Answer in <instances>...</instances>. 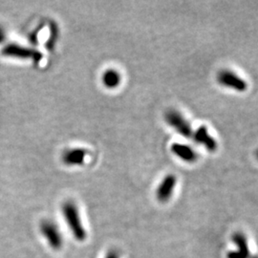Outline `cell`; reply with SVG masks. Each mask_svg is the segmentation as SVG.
<instances>
[{
    "label": "cell",
    "instance_id": "15",
    "mask_svg": "<svg viewBox=\"0 0 258 258\" xmlns=\"http://www.w3.org/2000/svg\"><path fill=\"white\" fill-rule=\"evenodd\" d=\"M249 258H258V256L257 255H256V256H250Z\"/></svg>",
    "mask_w": 258,
    "mask_h": 258
},
{
    "label": "cell",
    "instance_id": "9",
    "mask_svg": "<svg viewBox=\"0 0 258 258\" xmlns=\"http://www.w3.org/2000/svg\"><path fill=\"white\" fill-rule=\"evenodd\" d=\"M171 152L186 163H194L198 159V154L194 148L181 143H174L171 146Z\"/></svg>",
    "mask_w": 258,
    "mask_h": 258
},
{
    "label": "cell",
    "instance_id": "10",
    "mask_svg": "<svg viewBox=\"0 0 258 258\" xmlns=\"http://www.w3.org/2000/svg\"><path fill=\"white\" fill-rule=\"evenodd\" d=\"M87 151L83 148H74L66 151L63 156L62 161L67 166H79L83 165L85 161V158L87 156Z\"/></svg>",
    "mask_w": 258,
    "mask_h": 258
},
{
    "label": "cell",
    "instance_id": "7",
    "mask_svg": "<svg viewBox=\"0 0 258 258\" xmlns=\"http://www.w3.org/2000/svg\"><path fill=\"white\" fill-rule=\"evenodd\" d=\"M191 138H194V141L196 144L203 146L204 148L211 152H214L217 149L216 141L212 138L209 133L208 128L204 125L198 127L194 131Z\"/></svg>",
    "mask_w": 258,
    "mask_h": 258
},
{
    "label": "cell",
    "instance_id": "1",
    "mask_svg": "<svg viewBox=\"0 0 258 258\" xmlns=\"http://www.w3.org/2000/svg\"><path fill=\"white\" fill-rule=\"evenodd\" d=\"M62 213L70 230L74 234L75 238L78 240L84 239L86 236V232L83 228L77 206L72 202H66L62 206Z\"/></svg>",
    "mask_w": 258,
    "mask_h": 258
},
{
    "label": "cell",
    "instance_id": "12",
    "mask_svg": "<svg viewBox=\"0 0 258 258\" xmlns=\"http://www.w3.org/2000/svg\"><path fill=\"white\" fill-rule=\"evenodd\" d=\"M105 258H119V255L116 251H110Z\"/></svg>",
    "mask_w": 258,
    "mask_h": 258
},
{
    "label": "cell",
    "instance_id": "5",
    "mask_svg": "<svg viewBox=\"0 0 258 258\" xmlns=\"http://www.w3.org/2000/svg\"><path fill=\"white\" fill-rule=\"evenodd\" d=\"M40 231L48 242L49 246H51L55 249L61 248L63 244L62 235L54 223L49 221L42 222L40 225Z\"/></svg>",
    "mask_w": 258,
    "mask_h": 258
},
{
    "label": "cell",
    "instance_id": "4",
    "mask_svg": "<svg viewBox=\"0 0 258 258\" xmlns=\"http://www.w3.org/2000/svg\"><path fill=\"white\" fill-rule=\"evenodd\" d=\"M217 82L220 85L232 90L244 92L248 88L247 83L238 75L230 70H222L217 74Z\"/></svg>",
    "mask_w": 258,
    "mask_h": 258
},
{
    "label": "cell",
    "instance_id": "2",
    "mask_svg": "<svg viewBox=\"0 0 258 258\" xmlns=\"http://www.w3.org/2000/svg\"><path fill=\"white\" fill-rule=\"evenodd\" d=\"M165 119L169 126H171L177 133L184 138L190 139L192 137L194 130L191 128V125L180 112L174 109H169L165 114Z\"/></svg>",
    "mask_w": 258,
    "mask_h": 258
},
{
    "label": "cell",
    "instance_id": "8",
    "mask_svg": "<svg viewBox=\"0 0 258 258\" xmlns=\"http://www.w3.org/2000/svg\"><path fill=\"white\" fill-rule=\"evenodd\" d=\"M232 241L236 244L238 249L234 251H229L227 254L228 258H249V248L248 245V241L244 233L242 232H235L232 235Z\"/></svg>",
    "mask_w": 258,
    "mask_h": 258
},
{
    "label": "cell",
    "instance_id": "3",
    "mask_svg": "<svg viewBox=\"0 0 258 258\" xmlns=\"http://www.w3.org/2000/svg\"><path fill=\"white\" fill-rule=\"evenodd\" d=\"M2 54L6 56H12L21 59H32L34 60V62L37 63L43 57V55L39 51L15 43H11L4 47L2 49Z\"/></svg>",
    "mask_w": 258,
    "mask_h": 258
},
{
    "label": "cell",
    "instance_id": "11",
    "mask_svg": "<svg viewBox=\"0 0 258 258\" xmlns=\"http://www.w3.org/2000/svg\"><path fill=\"white\" fill-rule=\"evenodd\" d=\"M102 83L107 88H116L120 85V75L116 70H107L102 75Z\"/></svg>",
    "mask_w": 258,
    "mask_h": 258
},
{
    "label": "cell",
    "instance_id": "13",
    "mask_svg": "<svg viewBox=\"0 0 258 258\" xmlns=\"http://www.w3.org/2000/svg\"><path fill=\"white\" fill-rule=\"evenodd\" d=\"M4 38H5V32H4L3 28L0 27V43L4 40Z\"/></svg>",
    "mask_w": 258,
    "mask_h": 258
},
{
    "label": "cell",
    "instance_id": "14",
    "mask_svg": "<svg viewBox=\"0 0 258 258\" xmlns=\"http://www.w3.org/2000/svg\"><path fill=\"white\" fill-rule=\"evenodd\" d=\"M255 155H256V158H257V160H258V149H257V151H256V152H255Z\"/></svg>",
    "mask_w": 258,
    "mask_h": 258
},
{
    "label": "cell",
    "instance_id": "6",
    "mask_svg": "<svg viewBox=\"0 0 258 258\" xmlns=\"http://www.w3.org/2000/svg\"><path fill=\"white\" fill-rule=\"evenodd\" d=\"M176 183L177 179L175 175L167 174L165 176L156 190V197L159 202L166 203L170 199L175 188Z\"/></svg>",
    "mask_w": 258,
    "mask_h": 258
}]
</instances>
